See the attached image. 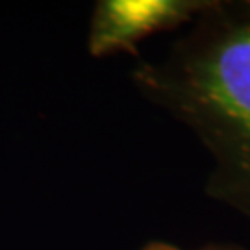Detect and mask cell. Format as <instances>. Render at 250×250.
<instances>
[{
    "label": "cell",
    "instance_id": "obj_1",
    "mask_svg": "<svg viewBox=\"0 0 250 250\" xmlns=\"http://www.w3.org/2000/svg\"><path fill=\"white\" fill-rule=\"evenodd\" d=\"M211 160L208 195L250 221V0H209L186 36L132 74Z\"/></svg>",
    "mask_w": 250,
    "mask_h": 250
},
{
    "label": "cell",
    "instance_id": "obj_2",
    "mask_svg": "<svg viewBox=\"0 0 250 250\" xmlns=\"http://www.w3.org/2000/svg\"><path fill=\"white\" fill-rule=\"evenodd\" d=\"M209 0H100L91 15L87 50L93 58L135 54L148 36L191 24Z\"/></svg>",
    "mask_w": 250,
    "mask_h": 250
},
{
    "label": "cell",
    "instance_id": "obj_3",
    "mask_svg": "<svg viewBox=\"0 0 250 250\" xmlns=\"http://www.w3.org/2000/svg\"><path fill=\"white\" fill-rule=\"evenodd\" d=\"M141 250H239L232 249V247H200V249H184L178 245H172V243H163V241H152L148 245H145Z\"/></svg>",
    "mask_w": 250,
    "mask_h": 250
}]
</instances>
